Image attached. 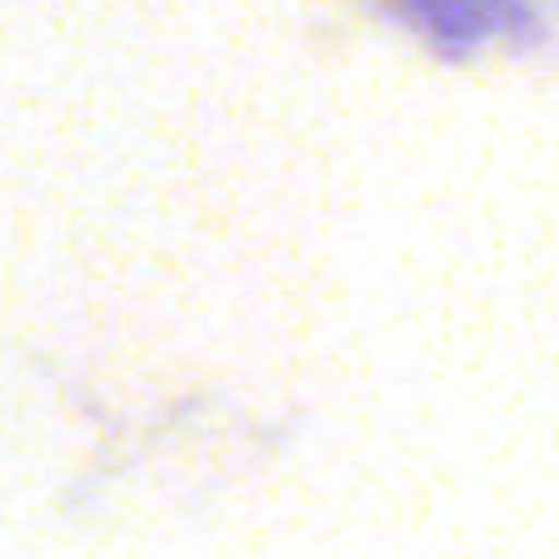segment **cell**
<instances>
[{"instance_id": "6da1fadb", "label": "cell", "mask_w": 559, "mask_h": 559, "mask_svg": "<svg viewBox=\"0 0 559 559\" xmlns=\"http://www.w3.org/2000/svg\"><path fill=\"white\" fill-rule=\"evenodd\" d=\"M395 7L433 39H477L504 12V0H395Z\"/></svg>"}]
</instances>
